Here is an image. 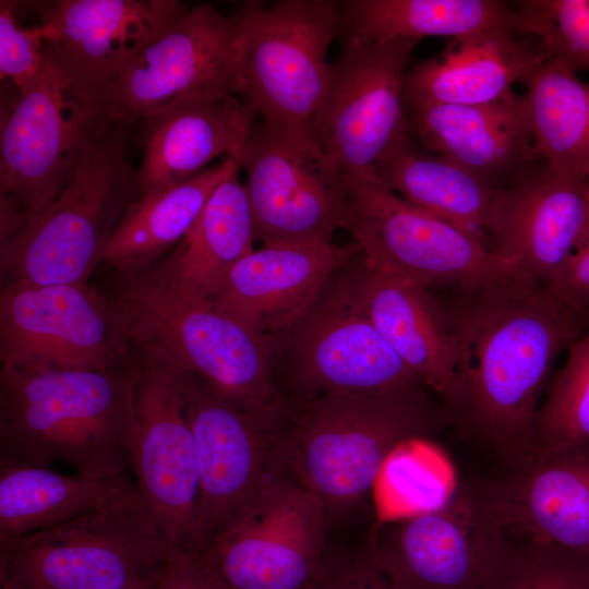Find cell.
<instances>
[{"label": "cell", "instance_id": "37", "mask_svg": "<svg viewBox=\"0 0 589 589\" xmlns=\"http://www.w3.org/2000/svg\"><path fill=\"white\" fill-rule=\"evenodd\" d=\"M310 589H395L375 563L368 542L351 553L326 552L323 566Z\"/></svg>", "mask_w": 589, "mask_h": 589}, {"label": "cell", "instance_id": "13", "mask_svg": "<svg viewBox=\"0 0 589 589\" xmlns=\"http://www.w3.org/2000/svg\"><path fill=\"white\" fill-rule=\"evenodd\" d=\"M99 120L46 58L1 119V240L58 194Z\"/></svg>", "mask_w": 589, "mask_h": 589}, {"label": "cell", "instance_id": "18", "mask_svg": "<svg viewBox=\"0 0 589 589\" xmlns=\"http://www.w3.org/2000/svg\"><path fill=\"white\" fill-rule=\"evenodd\" d=\"M189 7L175 0H58L39 4L45 57L98 118V99Z\"/></svg>", "mask_w": 589, "mask_h": 589}, {"label": "cell", "instance_id": "39", "mask_svg": "<svg viewBox=\"0 0 589 589\" xmlns=\"http://www.w3.org/2000/svg\"><path fill=\"white\" fill-rule=\"evenodd\" d=\"M549 288L574 310L589 312V239L562 266Z\"/></svg>", "mask_w": 589, "mask_h": 589}, {"label": "cell", "instance_id": "9", "mask_svg": "<svg viewBox=\"0 0 589 589\" xmlns=\"http://www.w3.org/2000/svg\"><path fill=\"white\" fill-rule=\"evenodd\" d=\"M341 266L296 317L268 335L280 396L300 402L333 393L426 387L359 309Z\"/></svg>", "mask_w": 589, "mask_h": 589}, {"label": "cell", "instance_id": "1", "mask_svg": "<svg viewBox=\"0 0 589 589\" xmlns=\"http://www.w3.org/2000/svg\"><path fill=\"white\" fill-rule=\"evenodd\" d=\"M442 303L457 342L447 424L497 465L533 449L537 413L558 356L587 330L574 310L522 273L448 288Z\"/></svg>", "mask_w": 589, "mask_h": 589}, {"label": "cell", "instance_id": "8", "mask_svg": "<svg viewBox=\"0 0 589 589\" xmlns=\"http://www.w3.org/2000/svg\"><path fill=\"white\" fill-rule=\"evenodd\" d=\"M237 15V95L257 119L313 141L328 88L326 55L339 31L337 2H247Z\"/></svg>", "mask_w": 589, "mask_h": 589}, {"label": "cell", "instance_id": "15", "mask_svg": "<svg viewBox=\"0 0 589 589\" xmlns=\"http://www.w3.org/2000/svg\"><path fill=\"white\" fill-rule=\"evenodd\" d=\"M238 15L189 10L125 64L101 93L100 119L131 125L178 99L237 95Z\"/></svg>", "mask_w": 589, "mask_h": 589}, {"label": "cell", "instance_id": "16", "mask_svg": "<svg viewBox=\"0 0 589 589\" xmlns=\"http://www.w3.org/2000/svg\"><path fill=\"white\" fill-rule=\"evenodd\" d=\"M231 157L245 175L256 240L264 245L333 242L342 183L324 170L310 137L256 118Z\"/></svg>", "mask_w": 589, "mask_h": 589}, {"label": "cell", "instance_id": "32", "mask_svg": "<svg viewBox=\"0 0 589 589\" xmlns=\"http://www.w3.org/2000/svg\"><path fill=\"white\" fill-rule=\"evenodd\" d=\"M534 152L561 177L589 178V83L545 58L524 81Z\"/></svg>", "mask_w": 589, "mask_h": 589}, {"label": "cell", "instance_id": "17", "mask_svg": "<svg viewBox=\"0 0 589 589\" xmlns=\"http://www.w3.org/2000/svg\"><path fill=\"white\" fill-rule=\"evenodd\" d=\"M328 527L322 501L290 480L195 553L228 589H310L327 552Z\"/></svg>", "mask_w": 589, "mask_h": 589}, {"label": "cell", "instance_id": "38", "mask_svg": "<svg viewBox=\"0 0 589 589\" xmlns=\"http://www.w3.org/2000/svg\"><path fill=\"white\" fill-rule=\"evenodd\" d=\"M158 589H228L200 555L172 546L158 574Z\"/></svg>", "mask_w": 589, "mask_h": 589}, {"label": "cell", "instance_id": "14", "mask_svg": "<svg viewBox=\"0 0 589 589\" xmlns=\"http://www.w3.org/2000/svg\"><path fill=\"white\" fill-rule=\"evenodd\" d=\"M108 298L85 283L11 284L0 298V362L38 373L115 370L136 357Z\"/></svg>", "mask_w": 589, "mask_h": 589}, {"label": "cell", "instance_id": "35", "mask_svg": "<svg viewBox=\"0 0 589 589\" xmlns=\"http://www.w3.org/2000/svg\"><path fill=\"white\" fill-rule=\"evenodd\" d=\"M497 589H589V555L512 538Z\"/></svg>", "mask_w": 589, "mask_h": 589}, {"label": "cell", "instance_id": "7", "mask_svg": "<svg viewBox=\"0 0 589 589\" xmlns=\"http://www.w3.org/2000/svg\"><path fill=\"white\" fill-rule=\"evenodd\" d=\"M171 548L135 490L0 545V589H137L157 578Z\"/></svg>", "mask_w": 589, "mask_h": 589}, {"label": "cell", "instance_id": "4", "mask_svg": "<svg viewBox=\"0 0 589 589\" xmlns=\"http://www.w3.org/2000/svg\"><path fill=\"white\" fill-rule=\"evenodd\" d=\"M426 387L333 393L288 402L287 441L296 481L324 504L329 524L373 494L388 457L447 424Z\"/></svg>", "mask_w": 589, "mask_h": 589}, {"label": "cell", "instance_id": "11", "mask_svg": "<svg viewBox=\"0 0 589 589\" xmlns=\"http://www.w3.org/2000/svg\"><path fill=\"white\" fill-rule=\"evenodd\" d=\"M510 543L468 481L434 508L378 519L368 540L395 589H497Z\"/></svg>", "mask_w": 589, "mask_h": 589}, {"label": "cell", "instance_id": "40", "mask_svg": "<svg viewBox=\"0 0 589 589\" xmlns=\"http://www.w3.org/2000/svg\"><path fill=\"white\" fill-rule=\"evenodd\" d=\"M137 589H158V576L155 580H153L152 582L145 585V586H142Z\"/></svg>", "mask_w": 589, "mask_h": 589}, {"label": "cell", "instance_id": "3", "mask_svg": "<svg viewBox=\"0 0 589 589\" xmlns=\"http://www.w3.org/2000/svg\"><path fill=\"white\" fill-rule=\"evenodd\" d=\"M108 299L136 356L193 374L244 408L286 406L273 378L269 336L208 299L175 290L152 264L120 271Z\"/></svg>", "mask_w": 589, "mask_h": 589}, {"label": "cell", "instance_id": "6", "mask_svg": "<svg viewBox=\"0 0 589 589\" xmlns=\"http://www.w3.org/2000/svg\"><path fill=\"white\" fill-rule=\"evenodd\" d=\"M176 374L199 470L192 550L197 552L276 486L296 480L287 441L288 404L275 411L248 409L193 374Z\"/></svg>", "mask_w": 589, "mask_h": 589}, {"label": "cell", "instance_id": "33", "mask_svg": "<svg viewBox=\"0 0 589 589\" xmlns=\"http://www.w3.org/2000/svg\"><path fill=\"white\" fill-rule=\"evenodd\" d=\"M589 445V329L553 374L537 413L533 449Z\"/></svg>", "mask_w": 589, "mask_h": 589}, {"label": "cell", "instance_id": "23", "mask_svg": "<svg viewBox=\"0 0 589 589\" xmlns=\"http://www.w3.org/2000/svg\"><path fill=\"white\" fill-rule=\"evenodd\" d=\"M360 251L357 242L263 245L244 255L208 300L268 336L296 317L332 274Z\"/></svg>", "mask_w": 589, "mask_h": 589}, {"label": "cell", "instance_id": "36", "mask_svg": "<svg viewBox=\"0 0 589 589\" xmlns=\"http://www.w3.org/2000/svg\"><path fill=\"white\" fill-rule=\"evenodd\" d=\"M15 8V1L0 2V76L22 89L37 75L46 57L38 26L20 27Z\"/></svg>", "mask_w": 589, "mask_h": 589}, {"label": "cell", "instance_id": "28", "mask_svg": "<svg viewBox=\"0 0 589 589\" xmlns=\"http://www.w3.org/2000/svg\"><path fill=\"white\" fill-rule=\"evenodd\" d=\"M240 171L237 163L171 254L152 264L184 296L208 299L229 271L254 250L255 229Z\"/></svg>", "mask_w": 589, "mask_h": 589}, {"label": "cell", "instance_id": "20", "mask_svg": "<svg viewBox=\"0 0 589 589\" xmlns=\"http://www.w3.org/2000/svg\"><path fill=\"white\" fill-rule=\"evenodd\" d=\"M468 482L509 537L589 555V445L532 449Z\"/></svg>", "mask_w": 589, "mask_h": 589}, {"label": "cell", "instance_id": "21", "mask_svg": "<svg viewBox=\"0 0 589 589\" xmlns=\"http://www.w3.org/2000/svg\"><path fill=\"white\" fill-rule=\"evenodd\" d=\"M488 236L503 261L549 287L589 239V178L529 168L500 189Z\"/></svg>", "mask_w": 589, "mask_h": 589}, {"label": "cell", "instance_id": "25", "mask_svg": "<svg viewBox=\"0 0 589 589\" xmlns=\"http://www.w3.org/2000/svg\"><path fill=\"white\" fill-rule=\"evenodd\" d=\"M256 115L235 94L175 100L142 119L141 193L184 182L215 158L233 156Z\"/></svg>", "mask_w": 589, "mask_h": 589}, {"label": "cell", "instance_id": "29", "mask_svg": "<svg viewBox=\"0 0 589 589\" xmlns=\"http://www.w3.org/2000/svg\"><path fill=\"white\" fill-rule=\"evenodd\" d=\"M134 492L130 480L69 476L0 457V545L110 507Z\"/></svg>", "mask_w": 589, "mask_h": 589}, {"label": "cell", "instance_id": "19", "mask_svg": "<svg viewBox=\"0 0 589 589\" xmlns=\"http://www.w3.org/2000/svg\"><path fill=\"white\" fill-rule=\"evenodd\" d=\"M135 490L168 542L193 550L199 470L176 372L136 356Z\"/></svg>", "mask_w": 589, "mask_h": 589}, {"label": "cell", "instance_id": "10", "mask_svg": "<svg viewBox=\"0 0 589 589\" xmlns=\"http://www.w3.org/2000/svg\"><path fill=\"white\" fill-rule=\"evenodd\" d=\"M339 227L372 265L428 290L521 273L473 236L406 202L373 172L342 181Z\"/></svg>", "mask_w": 589, "mask_h": 589}, {"label": "cell", "instance_id": "30", "mask_svg": "<svg viewBox=\"0 0 589 589\" xmlns=\"http://www.w3.org/2000/svg\"><path fill=\"white\" fill-rule=\"evenodd\" d=\"M236 164L225 156L184 182L141 193L111 233L100 262L119 271L132 269L152 264L177 247Z\"/></svg>", "mask_w": 589, "mask_h": 589}, {"label": "cell", "instance_id": "27", "mask_svg": "<svg viewBox=\"0 0 589 589\" xmlns=\"http://www.w3.org/2000/svg\"><path fill=\"white\" fill-rule=\"evenodd\" d=\"M372 171L406 202L453 224L486 245L491 212L501 188L426 151L411 131L399 135L383 152Z\"/></svg>", "mask_w": 589, "mask_h": 589}, {"label": "cell", "instance_id": "22", "mask_svg": "<svg viewBox=\"0 0 589 589\" xmlns=\"http://www.w3.org/2000/svg\"><path fill=\"white\" fill-rule=\"evenodd\" d=\"M341 272L365 317L407 369L444 400L455 383L458 350L442 303L428 289L375 267L362 251Z\"/></svg>", "mask_w": 589, "mask_h": 589}, {"label": "cell", "instance_id": "5", "mask_svg": "<svg viewBox=\"0 0 589 589\" xmlns=\"http://www.w3.org/2000/svg\"><path fill=\"white\" fill-rule=\"evenodd\" d=\"M129 127L99 120L58 194L0 242L4 285L85 283L130 205L137 169L128 154Z\"/></svg>", "mask_w": 589, "mask_h": 589}, {"label": "cell", "instance_id": "2", "mask_svg": "<svg viewBox=\"0 0 589 589\" xmlns=\"http://www.w3.org/2000/svg\"><path fill=\"white\" fill-rule=\"evenodd\" d=\"M134 365L28 373L1 365L0 457L71 466L99 480H129L135 438Z\"/></svg>", "mask_w": 589, "mask_h": 589}, {"label": "cell", "instance_id": "26", "mask_svg": "<svg viewBox=\"0 0 589 589\" xmlns=\"http://www.w3.org/2000/svg\"><path fill=\"white\" fill-rule=\"evenodd\" d=\"M503 26L450 40L438 55L408 70L406 103L483 105L502 100L545 59Z\"/></svg>", "mask_w": 589, "mask_h": 589}, {"label": "cell", "instance_id": "12", "mask_svg": "<svg viewBox=\"0 0 589 589\" xmlns=\"http://www.w3.org/2000/svg\"><path fill=\"white\" fill-rule=\"evenodd\" d=\"M418 41L348 38L329 64L312 137L322 167L336 181L373 172L383 152L410 131L404 83Z\"/></svg>", "mask_w": 589, "mask_h": 589}, {"label": "cell", "instance_id": "31", "mask_svg": "<svg viewBox=\"0 0 589 589\" xmlns=\"http://www.w3.org/2000/svg\"><path fill=\"white\" fill-rule=\"evenodd\" d=\"M337 8L346 39H454L495 27L516 28L515 10L498 0H350L337 2Z\"/></svg>", "mask_w": 589, "mask_h": 589}, {"label": "cell", "instance_id": "24", "mask_svg": "<svg viewBox=\"0 0 589 589\" xmlns=\"http://www.w3.org/2000/svg\"><path fill=\"white\" fill-rule=\"evenodd\" d=\"M410 131L444 156L498 188L528 170L534 152L524 96L491 104L406 103Z\"/></svg>", "mask_w": 589, "mask_h": 589}, {"label": "cell", "instance_id": "34", "mask_svg": "<svg viewBox=\"0 0 589 589\" xmlns=\"http://www.w3.org/2000/svg\"><path fill=\"white\" fill-rule=\"evenodd\" d=\"M516 28L538 37L548 59L589 71V0L515 2Z\"/></svg>", "mask_w": 589, "mask_h": 589}]
</instances>
